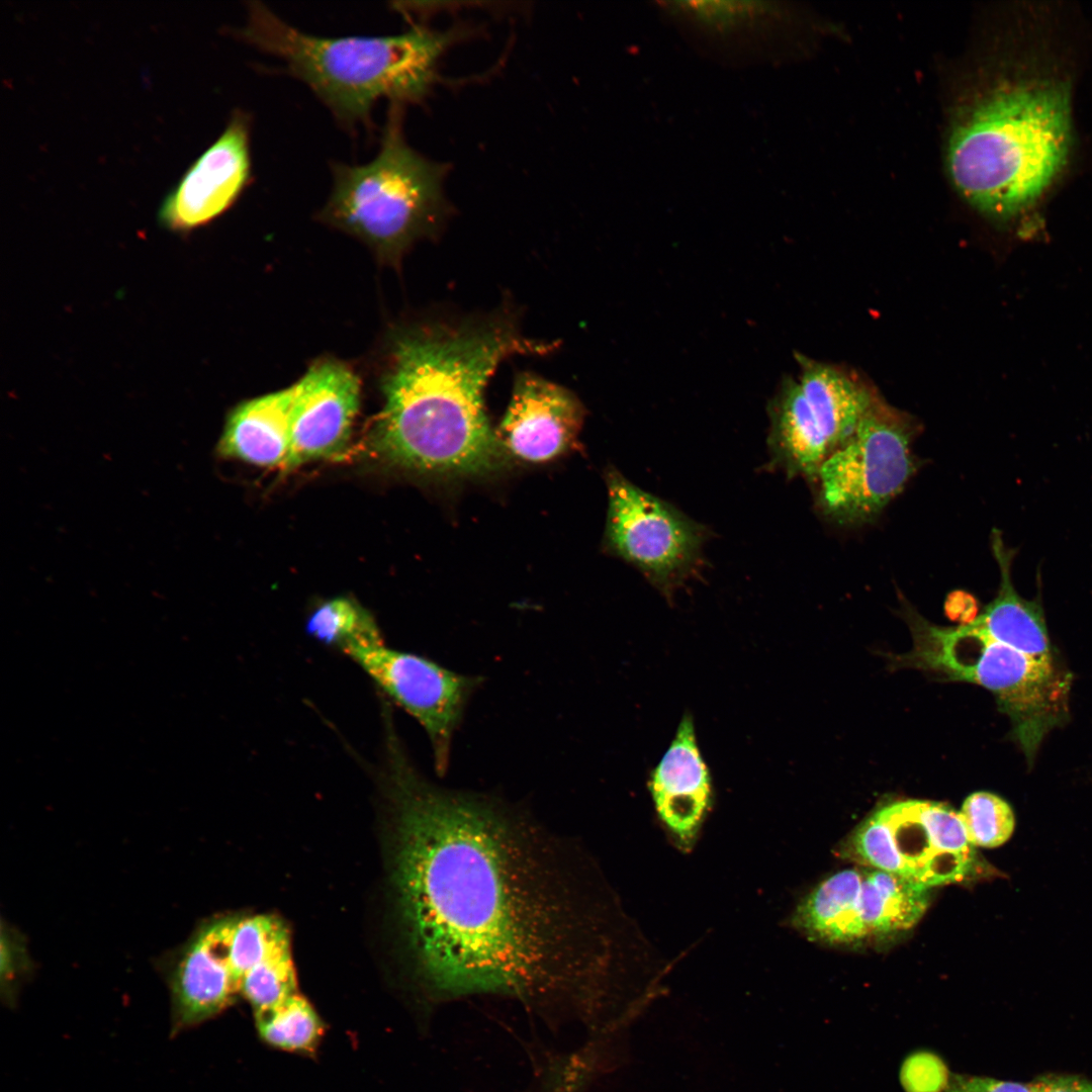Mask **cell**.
Segmentation results:
<instances>
[{
  "label": "cell",
  "mask_w": 1092,
  "mask_h": 1092,
  "mask_svg": "<svg viewBox=\"0 0 1092 1092\" xmlns=\"http://www.w3.org/2000/svg\"><path fill=\"white\" fill-rule=\"evenodd\" d=\"M959 813L967 837L974 846L998 847L1009 840L1015 828L1010 805L990 792L969 795Z\"/></svg>",
  "instance_id": "obj_23"
},
{
  "label": "cell",
  "mask_w": 1092,
  "mask_h": 1092,
  "mask_svg": "<svg viewBox=\"0 0 1092 1092\" xmlns=\"http://www.w3.org/2000/svg\"><path fill=\"white\" fill-rule=\"evenodd\" d=\"M381 768L392 884L420 983L441 999L587 1003L597 957L574 842L491 795L431 783L402 746Z\"/></svg>",
  "instance_id": "obj_1"
},
{
  "label": "cell",
  "mask_w": 1092,
  "mask_h": 1092,
  "mask_svg": "<svg viewBox=\"0 0 1092 1092\" xmlns=\"http://www.w3.org/2000/svg\"><path fill=\"white\" fill-rule=\"evenodd\" d=\"M390 105L374 159L363 165H332V192L322 217L395 256L417 239L435 233L444 220L447 169L407 144L403 106Z\"/></svg>",
  "instance_id": "obj_5"
},
{
  "label": "cell",
  "mask_w": 1092,
  "mask_h": 1092,
  "mask_svg": "<svg viewBox=\"0 0 1092 1092\" xmlns=\"http://www.w3.org/2000/svg\"><path fill=\"white\" fill-rule=\"evenodd\" d=\"M583 415L581 403L569 390L523 373L495 434L506 453L519 460L551 461L576 444Z\"/></svg>",
  "instance_id": "obj_13"
},
{
  "label": "cell",
  "mask_w": 1092,
  "mask_h": 1092,
  "mask_svg": "<svg viewBox=\"0 0 1092 1092\" xmlns=\"http://www.w3.org/2000/svg\"><path fill=\"white\" fill-rule=\"evenodd\" d=\"M991 548L1000 571L996 597L984 610L964 623L972 631L1034 658L1054 660L1042 607L1015 589L1012 562L1015 550L1004 543L1002 533H991Z\"/></svg>",
  "instance_id": "obj_17"
},
{
  "label": "cell",
  "mask_w": 1092,
  "mask_h": 1092,
  "mask_svg": "<svg viewBox=\"0 0 1092 1092\" xmlns=\"http://www.w3.org/2000/svg\"><path fill=\"white\" fill-rule=\"evenodd\" d=\"M648 789L662 823L684 849L690 848L713 796L710 770L690 714L682 716L668 748L651 770Z\"/></svg>",
  "instance_id": "obj_15"
},
{
  "label": "cell",
  "mask_w": 1092,
  "mask_h": 1092,
  "mask_svg": "<svg viewBox=\"0 0 1092 1092\" xmlns=\"http://www.w3.org/2000/svg\"><path fill=\"white\" fill-rule=\"evenodd\" d=\"M293 400L291 386L238 405L228 417L218 455L259 466H285Z\"/></svg>",
  "instance_id": "obj_18"
},
{
  "label": "cell",
  "mask_w": 1092,
  "mask_h": 1092,
  "mask_svg": "<svg viewBox=\"0 0 1092 1092\" xmlns=\"http://www.w3.org/2000/svg\"><path fill=\"white\" fill-rule=\"evenodd\" d=\"M911 634L906 665L989 690L1028 762L1049 732L1067 720L1071 678L1054 660L1026 655L965 624L942 627L922 619Z\"/></svg>",
  "instance_id": "obj_6"
},
{
  "label": "cell",
  "mask_w": 1092,
  "mask_h": 1092,
  "mask_svg": "<svg viewBox=\"0 0 1092 1092\" xmlns=\"http://www.w3.org/2000/svg\"><path fill=\"white\" fill-rule=\"evenodd\" d=\"M856 915L863 939L913 927L929 904L930 888L884 871L861 868Z\"/></svg>",
  "instance_id": "obj_19"
},
{
  "label": "cell",
  "mask_w": 1092,
  "mask_h": 1092,
  "mask_svg": "<svg viewBox=\"0 0 1092 1092\" xmlns=\"http://www.w3.org/2000/svg\"><path fill=\"white\" fill-rule=\"evenodd\" d=\"M950 1076L943 1060L929 1051L911 1053L900 1070V1082L905 1092H944Z\"/></svg>",
  "instance_id": "obj_25"
},
{
  "label": "cell",
  "mask_w": 1092,
  "mask_h": 1092,
  "mask_svg": "<svg viewBox=\"0 0 1092 1092\" xmlns=\"http://www.w3.org/2000/svg\"><path fill=\"white\" fill-rule=\"evenodd\" d=\"M944 1092H1032L1030 1083L954 1074Z\"/></svg>",
  "instance_id": "obj_27"
},
{
  "label": "cell",
  "mask_w": 1092,
  "mask_h": 1092,
  "mask_svg": "<svg viewBox=\"0 0 1092 1092\" xmlns=\"http://www.w3.org/2000/svg\"><path fill=\"white\" fill-rule=\"evenodd\" d=\"M509 316L434 324L400 335L383 382L372 444L389 463L418 473L466 476L499 469L506 451L489 426L484 388L506 358L543 354Z\"/></svg>",
  "instance_id": "obj_2"
},
{
  "label": "cell",
  "mask_w": 1092,
  "mask_h": 1092,
  "mask_svg": "<svg viewBox=\"0 0 1092 1092\" xmlns=\"http://www.w3.org/2000/svg\"><path fill=\"white\" fill-rule=\"evenodd\" d=\"M291 413V442L285 468L340 455L356 417L360 384L338 362L314 365L296 383Z\"/></svg>",
  "instance_id": "obj_12"
},
{
  "label": "cell",
  "mask_w": 1092,
  "mask_h": 1092,
  "mask_svg": "<svg viewBox=\"0 0 1092 1092\" xmlns=\"http://www.w3.org/2000/svg\"><path fill=\"white\" fill-rule=\"evenodd\" d=\"M960 813L944 803L905 800L870 815L849 836L843 853L857 863L928 888L979 874L981 861Z\"/></svg>",
  "instance_id": "obj_7"
},
{
  "label": "cell",
  "mask_w": 1092,
  "mask_h": 1092,
  "mask_svg": "<svg viewBox=\"0 0 1092 1092\" xmlns=\"http://www.w3.org/2000/svg\"><path fill=\"white\" fill-rule=\"evenodd\" d=\"M305 630L315 640L344 653L384 642L372 615L356 601L345 597L318 605L308 616Z\"/></svg>",
  "instance_id": "obj_21"
},
{
  "label": "cell",
  "mask_w": 1092,
  "mask_h": 1092,
  "mask_svg": "<svg viewBox=\"0 0 1092 1092\" xmlns=\"http://www.w3.org/2000/svg\"><path fill=\"white\" fill-rule=\"evenodd\" d=\"M580 1082L571 1075L554 1073L546 1076L541 1092H579Z\"/></svg>",
  "instance_id": "obj_29"
},
{
  "label": "cell",
  "mask_w": 1092,
  "mask_h": 1092,
  "mask_svg": "<svg viewBox=\"0 0 1092 1092\" xmlns=\"http://www.w3.org/2000/svg\"><path fill=\"white\" fill-rule=\"evenodd\" d=\"M241 39L281 59L345 127H371L380 99L419 103L438 79V65L461 30L415 25L386 36L322 37L288 24L261 2L248 3Z\"/></svg>",
  "instance_id": "obj_4"
},
{
  "label": "cell",
  "mask_w": 1092,
  "mask_h": 1092,
  "mask_svg": "<svg viewBox=\"0 0 1092 1092\" xmlns=\"http://www.w3.org/2000/svg\"><path fill=\"white\" fill-rule=\"evenodd\" d=\"M606 477L608 550L669 599L701 566L704 527L618 471L609 470Z\"/></svg>",
  "instance_id": "obj_9"
},
{
  "label": "cell",
  "mask_w": 1092,
  "mask_h": 1092,
  "mask_svg": "<svg viewBox=\"0 0 1092 1092\" xmlns=\"http://www.w3.org/2000/svg\"><path fill=\"white\" fill-rule=\"evenodd\" d=\"M801 368L802 415L810 435L827 459L852 435L877 394L849 373L797 354Z\"/></svg>",
  "instance_id": "obj_16"
},
{
  "label": "cell",
  "mask_w": 1092,
  "mask_h": 1092,
  "mask_svg": "<svg viewBox=\"0 0 1092 1092\" xmlns=\"http://www.w3.org/2000/svg\"><path fill=\"white\" fill-rule=\"evenodd\" d=\"M167 981L172 1034L214 1017L239 995L216 918L201 924L177 950L168 966Z\"/></svg>",
  "instance_id": "obj_14"
},
{
  "label": "cell",
  "mask_w": 1092,
  "mask_h": 1092,
  "mask_svg": "<svg viewBox=\"0 0 1092 1092\" xmlns=\"http://www.w3.org/2000/svg\"><path fill=\"white\" fill-rule=\"evenodd\" d=\"M352 658L397 706L419 722L433 750L435 768L449 763L455 731L482 678L451 670L425 656L383 643L357 647Z\"/></svg>",
  "instance_id": "obj_10"
},
{
  "label": "cell",
  "mask_w": 1092,
  "mask_h": 1092,
  "mask_svg": "<svg viewBox=\"0 0 1092 1092\" xmlns=\"http://www.w3.org/2000/svg\"><path fill=\"white\" fill-rule=\"evenodd\" d=\"M1030 1085L1032 1092H1092V1081L1076 1075H1043Z\"/></svg>",
  "instance_id": "obj_28"
},
{
  "label": "cell",
  "mask_w": 1092,
  "mask_h": 1092,
  "mask_svg": "<svg viewBox=\"0 0 1092 1092\" xmlns=\"http://www.w3.org/2000/svg\"><path fill=\"white\" fill-rule=\"evenodd\" d=\"M861 875V868H854L828 877L798 906L794 925L810 938L827 943L863 939L856 915Z\"/></svg>",
  "instance_id": "obj_20"
},
{
  "label": "cell",
  "mask_w": 1092,
  "mask_h": 1092,
  "mask_svg": "<svg viewBox=\"0 0 1092 1092\" xmlns=\"http://www.w3.org/2000/svg\"><path fill=\"white\" fill-rule=\"evenodd\" d=\"M1071 102L1065 83L1027 78L1001 83L957 124L947 169L979 210L1009 217L1032 204L1066 163Z\"/></svg>",
  "instance_id": "obj_3"
},
{
  "label": "cell",
  "mask_w": 1092,
  "mask_h": 1092,
  "mask_svg": "<svg viewBox=\"0 0 1092 1092\" xmlns=\"http://www.w3.org/2000/svg\"><path fill=\"white\" fill-rule=\"evenodd\" d=\"M251 173V116L236 109L220 135L163 199L160 224L179 234L206 225L237 201L250 184Z\"/></svg>",
  "instance_id": "obj_11"
},
{
  "label": "cell",
  "mask_w": 1092,
  "mask_h": 1092,
  "mask_svg": "<svg viewBox=\"0 0 1092 1092\" xmlns=\"http://www.w3.org/2000/svg\"><path fill=\"white\" fill-rule=\"evenodd\" d=\"M30 963L25 951L23 938L15 930L2 926L1 935V991L8 1003L16 995V988L21 977L29 971Z\"/></svg>",
  "instance_id": "obj_26"
},
{
  "label": "cell",
  "mask_w": 1092,
  "mask_h": 1092,
  "mask_svg": "<svg viewBox=\"0 0 1092 1092\" xmlns=\"http://www.w3.org/2000/svg\"><path fill=\"white\" fill-rule=\"evenodd\" d=\"M260 1037L288 1052H313L324 1035V1022L312 1005L298 993L279 1005L255 1013Z\"/></svg>",
  "instance_id": "obj_22"
},
{
  "label": "cell",
  "mask_w": 1092,
  "mask_h": 1092,
  "mask_svg": "<svg viewBox=\"0 0 1092 1092\" xmlns=\"http://www.w3.org/2000/svg\"><path fill=\"white\" fill-rule=\"evenodd\" d=\"M298 993L292 952L265 962L242 982L240 995L254 1013L271 1009Z\"/></svg>",
  "instance_id": "obj_24"
},
{
  "label": "cell",
  "mask_w": 1092,
  "mask_h": 1092,
  "mask_svg": "<svg viewBox=\"0 0 1092 1092\" xmlns=\"http://www.w3.org/2000/svg\"><path fill=\"white\" fill-rule=\"evenodd\" d=\"M916 432L911 416L877 396L849 439L817 472V505L823 516L843 526L878 517L916 470Z\"/></svg>",
  "instance_id": "obj_8"
}]
</instances>
